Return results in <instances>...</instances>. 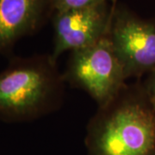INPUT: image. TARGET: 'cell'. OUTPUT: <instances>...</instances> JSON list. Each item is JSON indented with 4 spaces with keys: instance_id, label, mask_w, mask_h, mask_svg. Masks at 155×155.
<instances>
[{
    "instance_id": "8",
    "label": "cell",
    "mask_w": 155,
    "mask_h": 155,
    "mask_svg": "<svg viewBox=\"0 0 155 155\" xmlns=\"http://www.w3.org/2000/svg\"><path fill=\"white\" fill-rule=\"evenodd\" d=\"M146 76L147 77L140 82L147 98L155 110V71Z\"/></svg>"
},
{
    "instance_id": "5",
    "label": "cell",
    "mask_w": 155,
    "mask_h": 155,
    "mask_svg": "<svg viewBox=\"0 0 155 155\" xmlns=\"http://www.w3.org/2000/svg\"><path fill=\"white\" fill-rule=\"evenodd\" d=\"M115 4L108 0L83 9L54 13V61L66 51H75L94 44L109 33Z\"/></svg>"
},
{
    "instance_id": "4",
    "label": "cell",
    "mask_w": 155,
    "mask_h": 155,
    "mask_svg": "<svg viewBox=\"0 0 155 155\" xmlns=\"http://www.w3.org/2000/svg\"><path fill=\"white\" fill-rule=\"evenodd\" d=\"M108 35L127 79L154 72L155 19H142L115 5Z\"/></svg>"
},
{
    "instance_id": "6",
    "label": "cell",
    "mask_w": 155,
    "mask_h": 155,
    "mask_svg": "<svg viewBox=\"0 0 155 155\" xmlns=\"http://www.w3.org/2000/svg\"><path fill=\"white\" fill-rule=\"evenodd\" d=\"M49 10L51 0H0V52L35 32Z\"/></svg>"
},
{
    "instance_id": "1",
    "label": "cell",
    "mask_w": 155,
    "mask_h": 155,
    "mask_svg": "<svg viewBox=\"0 0 155 155\" xmlns=\"http://www.w3.org/2000/svg\"><path fill=\"white\" fill-rule=\"evenodd\" d=\"M84 143L88 155H155V110L140 82L98 106Z\"/></svg>"
},
{
    "instance_id": "7",
    "label": "cell",
    "mask_w": 155,
    "mask_h": 155,
    "mask_svg": "<svg viewBox=\"0 0 155 155\" xmlns=\"http://www.w3.org/2000/svg\"><path fill=\"white\" fill-rule=\"evenodd\" d=\"M106 0H51V11L54 13L83 9L98 5Z\"/></svg>"
},
{
    "instance_id": "2",
    "label": "cell",
    "mask_w": 155,
    "mask_h": 155,
    "mask_svg": "<svg viewBox=\"0 0 155 155\" xmlns=\"http://www.w3.org/2000/svg\"><path fill=\"white\" fill-rule=\"evenodd\" d=\"M65 82L51 54L13 59L0 72V121L28 122L55 111Z\"/></svg>"
},
{
    "instance_id": "3",
    "label": "cell",
    "mask_w": 155,
    "mask_h": 155,
    "mask_svg": "<svg viewBox=\"0 0 155 155\" xmlns=\"http://www.w3.org/2000/svg\"><path fill=\"white\" fill-rule=\"evenodd\" d=\"M63 77L72 86L87 92L98 106L114 98L127 80L108 35L94 44L71 52Z\"/></svg>"
}]
</instances>
